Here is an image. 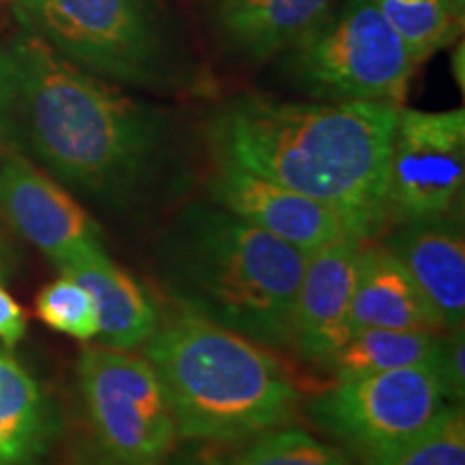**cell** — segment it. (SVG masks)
<instances>
[{
	"mask_svg": "<svg viewBox=\"0 0 465 465\" xmlns=\"http://www.w3.org/2000/svg\"><path fill=\"white\" fill-rule=\"evenodd\" d=\"M0 143L65 188L132 212L164 183L174 124L22 31L0 42Z\"/></svg>",
	"mask_w": 465,
	"mask_h": 465,
	"instance_id": "6da1fadb",
	"label": "cell"
},
{
	"mask_svg": "<svg viewBox=\"0 0 465 465\" xmlns=\"http://www.w3.org/2000/svg\"><path fill=\"white\" fill-rule=\"evenodd\" d=\"M399 106L235 95L205 124L212 160L311 196L371 242L386 229L383 185Z\"/></svg>",
	"mask_w": 465,
	"mask_h": 465,
	"instance_id": "7a4b0ae2",
	"label": "cell"
},
{
	"mask_svg": "<svg viewBox=\"0 0 465 465\" xmlns=\"http://www.w3.org/2000/svg\"><path fill=\"white\" fill-rule=\"evenodd\" d=\"M308 257L229 209L188 205L158 246V278L171 300L274 351H289Z\"/></svg>",
	"mask_w": 465,
	"mask_h": 465,
	"instance_id": "3957f363",
	"label": "cell"
},
{
	"mask_svg": "<svg viewBox=\"0 0 465 465\" xmlns=\"http://www.w3.org/2000/svg\"><path fill=\"white\" fill-rule=\"evenodd\" d=\"M171 401L177 435L199 444H235L298 416L304 394L267 347L174 308L143 345Z\"/></svg>",
	"mask_w": 465,
	"mask_h": 465,
	"instance_id": "277c9868",
	"label": "cell"
},
{
	"mask_svg": "<svg viewBox=\"0 0 465 465\" xmlns=\"http://www.w3.org/2000/svg\"><path fill=\"white\" fill-rule=\"evenodd\" d=\"M22 31L116 86L194 89L199 74L168 0H11Z\"/></svg>",
	"mask_w": 465,
	"mask_h": 465,
	"instance_id": "5b68a950",
	"label": "cell"
},
{
	"mask_svg": "<svg viewBox=\"0 0 465 465\" xmlns=\"http://www.w3.org/2000/svg\"><path fill=\"white\" fill-rule=\"evenodd\" d=\"M282 72L317 102L403 106L416 61L375 0H341L282 52Z\"/></svg>",
	"mask_w": 465,
	"mask_h": 465,
	"instance_id": "8992f818",
	"label": "cell"
},
{
	"mask_svg": "<svg viewBox=\"0 0 465 465\" xmlns=\"http://www.w3.org/2000/svg\"><path fill=\"white\" fill-rule=\"evenodd\" d=\"M91 465H166L177 444L158 371L130 349L86 345L75 364Z\"/></svg>",
	"mask_w": 465,
	"mask_h": 465,
	"instance_id": "52a82bcc",
	"label": "cell"
},
{
	"mask_svg": "<svg viewBox=\"0 0 465 465\" xmlns=\"http://www.w3.org/2000/svg\"><path fill=\"white\" fill-rule=\"evenodd\" d=\"M452 401L431 364L336 380L308 401L311 422L362 465H377L420 438Z\"/></svg>",
	"mask_w": 465,
	"mask_h": 465,
	"instance_id": "ba28073f",
	"label": "cell"
},
{
	"mask_svg": "<svg viewBox=\"0 0 465 465\" xmlns=\"http://www.w3.org/2000/svg\"><path fill=\"white\" fill-rule=\"evenodd\" d=\"M465 110L399 108L383 185L386 226L449 216L463 194Z\"/></svg>",
	"mask_w": 465,
	"mask_h": 465,
	"instance_id": "9c48e42d",
	"label": "cell"
},
{
	"mask_svg": "<svg viewBox=\"0 0 465 465\" xmlns=\"http://www.w3.org/2000/svg\"><path fill=\"white\" fill-rule=\"evenodd\" d=\"M207 188L216 205L304 250L306 254L347 237L362 240L336 209L259 177L232 162L213 160Z\"/></svg>",
	"mask_w": 465,
	"mask_h": 465,
	"instance_id": "30bf717a",
	"label": "cell"
},
{
	"mask_svg": "<svg viewBox=\"0 0 465 465\" xmlns=\"http://www.w3.org/2000/svg\"><path fill=\"white\" fill-rule=\"evenodd\" d=\"M0 220L52 263L86 243H102L100 224L65 185L14 151L0 158Z\"/></svg>",
	"mask_w": 465,
	"mask_h": 465,
	"instance_id": "8fae6325",
	"label": "cell"
},
{
	"mask_svg": "<svg viewBox=\"0 0 465 465\" xmlns=\"http://www.w3.org/2000/svg\"><path fill=\"white\" fill-rule=\"evenodd\" d=\"M362 243L358 237H347L308 257L295 298L289 351L317 369H325L353 334L349 308Z\"/></svg>",
	"mask_w": 465,
	"mask_h": 465,
	"instance_id": "7c38bea8",
	"label": "cell"
},
{
	"mask_svg": "<svg viewBox=\"0 0 465 465\" xmlns=\"http://www.w3.org/2000/svg\"><path fill=\"white\" fill-rule=\"evenodd\" d=\"M383 246L410 272L446 332L463 328L465 240L457 218L449 213L397 224Z\"/></svg>",
	"mask_w": 465,
	"mask_h": 465,
	"instance_id": "4fadbf2b",
	"label": "cell"
},
{
	"mask_svg": "<svg viewBox=\"0 0 465 465\" xmlns=\"http://www.w3.org/2000/svg\"><path fill=\"white\" fill-rule=\"evenodd\" d=\"M61 274L83 282L95 300L97 342L114 349H138L155 332L160 308L130 272L108 259L102 243H86L54 263Z\"/></svg>",
	"mask_w": 465,
	"mask_h": 465,
	"instance_id": "5bb4252c",
	"label": "cell"
},
{
	"mask_svg": "<svg viewBox=\"0 0 465 465\" xmlns=\"http://www.w3.org/2000/svg\"><path fill=\"white\" fill-rule=\"evenodd\" d=\"M351 332L360 330H410L441 334L444 323L414 278L383 243H362L356 284L349 308Z\"/></svg>",
	"mask_w": 465,
	"mask_h": 465,
	"instance_id": "9a60e30c",
	"label": "cell"
},
{
	"mask_svg": "<svg viewBox=\"0 0 465 465\" xmlns=\"http://www.w3.org/2000/svg\"><path fill=\"white\" fill-rule=\"evenodd\" d=\"M339 0H207L213 31L232 54L263 63L287 52Z\"/></svg>",
	"mask_w": 465,
	"mask_h": 465,
	"instance_id": "2e32d148",
	"label": "cell"
},
{
	"mask_svg": "<svg viewBox=\"0 0 465 465\" xmlns=\"http://www.w3.org/2000/svg\"><path fill=\"white\" fill-rule=\"evenodd\" d=\"M63 416L42 381L0 345V465H44Z\"/></svg>",
	"mask_w": 465,
	"mask_h": 465,
	"instance_id": "e0dca14e",
	"label": "cell"
},
{
	"mask_svg": "<svg viewBox=\"0 0 465 465\" xmlns=\"http://www.w3.org/2000/svg\"><path fill=\"white\" fill-rule=\"evenodd\" d=\"M440 334L410 330H360L330 358L325 371L336 380L431 364Z\"/></svg>",
	"mask_w": 465,
	"mask_h": 465,
	"instance_id": "ac0fdd59",
	"label": "cell"
},
{
	"mask_svg": "<svg viewBox=\"0 0 465 465\" xmlns=\"http://www.w3.org/2000/svg\"><path fill=\"white\" fill-rule=\"evenodd\" d=\"M407 45L416 65L457 39L463 25V0H375Z\"/></svg>",
	"mask_w": 465,
	"mask_h": 465,
	"instance_id": "d6986e66",
	"label": "cell"
},
{
	"mask_svg": "<svg viewBox=\"0 0 465 465\" xmlns=\"http://www.w3.org/2000/svg\"><path fill=\"white\" fill-rule=\"evenodd\" d=\"M226 461L229 465H349L339 449L289 424L254 435Z\"/></svg>",
	"mask_w": 465,
	"mask_h": 465,
	"instance_id": "ffe728a7",
	"label": "cell"
},
{
	"mask_svg": "<svg viewBox=\"0 0 465 465\" xmlns=\"http://www.w3.org/2000/svg\"><path fill=\"white\" fill-rule=\"evenodd\" d=\"M35 315L54 332L75 341H95L100 330L95 300L89 289L67 274H61L39 291L35 298Z\"/></svg>",
	"mask_w": 465,
	"mask_h": 465,
	"instance_id": "44dd1931",
	"label": "cell"
},
{
	"mask_svg": "<svg viewBox=\"0 0 465 465\" xmlns=\"http://www.w3.org/2000/svg\"><path fill=\"white\" fill-rule=\"evenodd\" d=\"M377 465H465V416L461 403L449 405L429 431Z\"/></svg>",
	"mask_w": 465,
	"mask_h": 465,
	"instance_id": "7402d4cb",
	"label": "cell"
},
{
	"mask_svg": "<svg viewBox=\"0 0 465 465\" xmlns=\"http://www.w3.org/2000/svg\"><path fill=\"white\" fill-rule=\"evenodd\" d=\"M433 371L452 403H461L465 397V334L463 328L440 334L433 356Z\"/></svg>",
	"mask_w": 465,
	"mask_h": 465,
	"instance_id": "603a6c76",
	"label": "cell"
},
{
	"mask_svg": "<svg viewBox=\"0 0 465 465\" xmlns=\"http://www.w3.org/2000/svg\"><path fill=\"white\" fill-rule=\"evenodd\" d=\"M28 330L26 311L17 304L11 291L5 287L0 278V345L14 349L25 341Z\"/></svg>",
	"mask_w": 465,
	"mask_h": 465,
	"instance_id": "cb8c5ba5",
	"label": "cell"
},
{
	"mask_svg": "<svg viewBox=\"0 0 465 465\" xmlns=\"http://www.w3.org/2000/svg\"><path fill=\"white\" fill-rule=\"evenodd\" d=\"M171 465H229V461L220 452L201 446V449H190L174 455Z\"/></svg>",
	"mask_w": 465,
	"mask_h": 465,
	"instance_id": "d4e9b609",
	"label": "cell"
},
{
	"mask_svg": "<svg viewBox=\"0 0 465 465\" xmlns=\"http://www.w3.org/2000/svg\"><path fill=\"white\" fill-rule=\"evenodd\" d=\"M15 267V252L5 237L3 224H0V278H5Z\"/></svg>",
	"mask_w": 465,
	"mask_h": 465,
	"instance_id": "484cf974",
	"label": "cell"
}]
</instances>
